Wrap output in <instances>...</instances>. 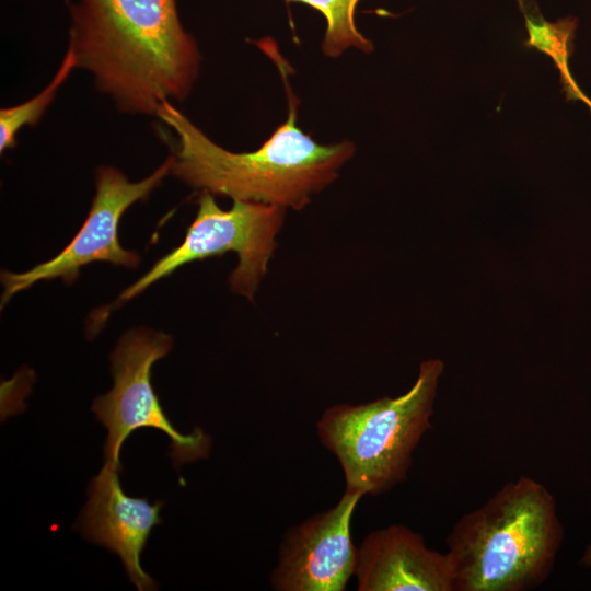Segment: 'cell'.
<instances>
[{
	"instance_id": "obj_1",
	"label": "cell",
	"mask_w": 591,
	"mask_h": 591,
	"mask_svg": "<svg viewBox=\"0 0 591 591\" xmlns=\"http://www.w3.org/2000/svg\"><path fill=\"white\" fill-rule=\"evenodd\" d=\"M68 8L77 68L119 112L157 115L163 102L189 94L201 55L176 0H78Z\"/></svg>"
},
{
	"instance_id": "obj_2",
	"label": "cell",
	"mask_w": 591,
	"mask_h": 591,
	"mask_svg": "<svg viewBox=\"0 0 591 591\" xmlns=\"http://www.w3.org/2000/svg\"><path fill=\"white\" fill-rule=\"evenodd\" d=\"M275 62L288 100V118L255 151L231 152L215 143L171 101L157 115L177 136L171 174L200 192L233 200L303 209L333 183L355 144H321L297 125L299 101L289 84L290 65L270 38L254 42Z\"/></svg>"
},
{
	"instance_id": "obj_3",
	"label": "cell",
	"mask_w": 591,
	"mask_h": 591,
	"mask_svg": "<svg viewBox=\"0 0 591 591\" xmlns=\"http://www.w3.org/2000/svg\"><path fill=\"white\" fill-rule=\"evenodd\" d=\"M552 493L532 477L506 483L445 538L454 591H528L549 577L563 541Z\"/></svg>"
},
{
	"instance_id": "obj_4",
	"label": "cell",
	"mask_w": 591,
	"mask_h": 591,
	"mask_svg": "<svg viewBox=\"0 0 591 591\" xmlns=\"http://www.w3.org/2000/svg\"><path fill=\"white\" fill-rule=\"evenodd\" d=\"M443 370L440 359L425 360L406 393L363 404H337L322 414L317 434L341 466L345 490L376 496L406 479L414 450L431 428Z\"/></svg>"
},
{
	"instance_id": "obj_5",
	"label": "cell",
	"mask_w": 591,
	"mask_h": 591,
	"mask_svg": "<svg viewBox=\"0 0 591 591\" xmlns=\"http://www.w3.org/2000/svg\"><path fill=\"white\" fill-rule=\"evenodd\" d=\"M286 210L275 205L237 199L230 209L223 210L211 193L200 192L197 212L184 241L127 287L117 302L129 301L186 264L228 252H234L239 257L229 278L231 290L252 301L277 247L276 237Z\"/></svg>"
},
{
	"instance_id": "obj_6",
	"label": "cell",
	"mask_w": 591,
	"mask_h": 591,
	"mask_svg": "<svg viewBox=\"0 0 591 591\" xmlns=\"http://www.w3.org/2000/svg\"><path fill=\"white\" fill-rule=\"evenodd\" d=\"M173 346L169 334L147 328L126 332L111 354L113 387L99 396L92 410L107 429L106 461L120 467V450L132 431L153 428L170 439V455L183 464L207 455L210 440L201 429L181 433L165 415L151 383L155 361Z\"/></svg>"
},
{
	"instance_id": "obj_7",
	"label": "cell",
	"mask_w": 591,
	"mask_h": 591,
	"mask_svg": "<svg viewBox=\"0 0 591 591\" xmlns=\"http://www.w3.org/2000/svg\"><path fill=\"white\" fill-rule=\"evenodd\" d=\"M172 154L149 176L130 182L125 174L109 165L100 166L95 174V195L81 229L71 242L55 257L23 273L1 271L3 292L1 305L34 283L62 279L73 282L80 269L93 262H107L116 266L135 268L140 257L120 245L119 221L135 202L144 200L171 174Z\"/></svg>"
},
{
	"instance_id": "obj_8",
	"label": "cell",
	"mask_w": 591,
	"mask_h": 591,
	"mask_svg": "<svg viewBox=\"0 0 591 591\" xmlns=\"http://www.w3.org/2000/svg\"><path fill=\"white\" fill-rule=\"evenodd\" d=\"M363 496L345 490L331 509L291 529L270 583L277 591H343L355 575L357 547L350 522Z\"/></svg>"
},
{
	"instance_id": "obj_9",
	"label": "cell",
	"mask_w": 591,
	"mask_h": 591,
	"mask_svg": "<svg viewBox=\"0 0 591 591\" xmlns=\"http://www.w3.org/2000/svg\"><path fill=\"white\" fill-rule=\"evenodd\" d=\"M120 467L105 461L92 478L89 499L79 519L83 537L119 556L130 581L139 591L157 590L155 581L142 569L140 555L154 526L162 523L164 502L127 496L119 480Z\"/></svg>"
},
{
	"instance_id": "obj_10",
	"label": "cell",
	"mask_w": 591,
	"mask_h": 591,
	"mask_svg": "<svg viewBox=\"0 0 591 591\" xmlns=\"http://www.w3.org/2000/svg\"><path fill=\"white\" fill-rule=\"evenodd\" d=\"M355 576L359 591H454L448 553L429 548L404 524L366 535L357 547Z\"/></svg>"
},
{
	"instance_id": "obj_11",
	"label": "cell",
	"mask_w": 591,
	"mask_h": 591,
	"mask_svg": "<svg viewBox=\"0 0 591 591\" xmlns=\"http://www.w3.org/2000/svg\"><path fill=\"white\" fill-rule=\"evenodd\" d=\"M517 1L529 33L525 46L543 51L553 59L559 70L560 82L568 100H580L590 105L591 101L579 89L569 70V58L578 26L577 20L568 16L556 22H548L541 14L535 0Z\"/></svg>"
},
{
	"instance_id": "obj_12",
	"label": "cell",
	"mask_w": 591,
	"mask_h": 591,
	"mask_svg": "<svg viewBox=\"0 0 591 591\" xmlns=\"http://www.w3.org/2000/svg\"><path fill=\"white\" fill-rule=\"evenodd\" d=\"M77 68L73 53L68 48L51 81L35 96L26 102L0 111V152L12 149L16 144L18 132L25 126L38 124L46 108L54 101L58 90Z\"/></svg>"
},
{
	"instance_id": "obj_13",
	"label": "cell",
	"mask_w": 591,
	"mask_h": 591,
	"mask_svg": "<svg viewBox=\"0 0 591 591\" xmlns=\"http://www.w3.org/2000/svg\"><path fill=\"white\" fill-rule=\"evenodd\" d=\"M308 4L323 14L326 32L322 50L327 57H338L349 48L363 53L373 50V44L356 26L355 14L359 0H286Z\"/></svg>"
},
{
	"instance_id": "obj_14",
	"label": "cell",
	"mask_w": 591,
	"mask_h": 591,
	"mask_svg": "<svg viewBox=\"0 0 591 591\" xmlns=\"http://www.w3.org/2000/svg\"><path fill=\"white\" fill-rule=\"evenodd\" d=\"M581 561L587 566H591V545H589L588 548L586 549Z\"/></svg>"
},
{
	"instance_id": "obj_15",
	"label": "cell",
	"mask_w": 591,
	"mask_h": 591,
	"mask_svg": "<svg viewBox=\"0 0 591 591\" xmlns=\"http://www.w3.org/2000/svg\"><path fill=\"white\" fill-rule=\"evenodd\" d=\"M590 112H591V104L589 105Z\"/></svg>"
}]
</instances>
